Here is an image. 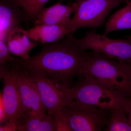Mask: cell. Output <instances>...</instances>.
<instances>
[{
	"label": "cell",
	"instance_id": "obj_15",
	"mask_svg": "<svg viewBox=\"0 0 131 131\" xmlns=\"http://www.w3.org/2000/svg\"><path fill=\"white\" fill-rule=\"evenodd\" d=\"M18 131H56L55 121L51 115L43 118L21 117L18 121Z\"/></svg>",
	"mask_w": 131,
	"mask_h": 131
},
{
	"label": "cell",
	"instance_id": "obj_5",
	"mask_svg": "<svg viewBox=\"0 0 131 131\" xmlns=\"http://www.w3.org/2000/svg\"><path fill=\"white\" fill-rule=\"evenodd\" d=\"M21 68L20 58L18 57H15L13 60L8 61L5 64H0V78L3 80L2 93L7 122L13 120L18 122L20 118L24 117L17 76L18 71Z\"/></svg>",
	"mask_w": 131,
	"mask_h": 131
},
{
	"label": "cell",
	"instance_id": "obj_7",
	"mask_svg": "<svg viewBox=\"0 0 131 131\" xmlns=\"http://www.w3.org/2000/svg\"><path fill=\"white\" fill-rule=\"evenodd\" d=\"M28 73L37 87L49 115L62 112L74 100L71 88L61 82L51 78Z\"/></svg>",
	"mask_w": 131,
	"mask_h": 131
},
{
	"label": "cell",
	"instance_id": "obj_11",
	"mask_svg": "<svg viewBox=\"0 0 131 131\" xmlns=\"http://www.w3.org/2000/svg\"><path fill=\"white\" fill-rule=\"evenodd\" d=\"M77 7L75 2L71 6L59 2L50 7L43 8L39 14L34 25H62L67 27L71 15L74 13Z\"/></svg>",
	"mask_w": 131,
	"mask_h": 131
},
{
	"label": "cell",
	"instance_id": "obj_1",
	"mask_svg": "<svg viewBox=\"0 0 131 131\" xmlns=\"http://www.w3.org/2000/svg\"><path fill=\"white\" fill-rule=\"evenodd\" d=\"M91 55L71 33L58 41L42 44L39 53L25 60L20 58V63L29 74L54 78L70 88L75 78L84 74Z\"/></svg>",
	"mask_w": 131,
	"mask_h": 131
},
{
	"label": "cell",
	"instance_id": "obj_3",
	"mask_svg": "<svg viewBox=\"0 0 131 131\" xmlns=\"http://www.w3.org/2000/svg\"><path fill=\"white\" fill-rule=\"evenodd\" d=\"M71 88L74 100L105 109L123 107L127 98L101 85L93 78L84 74Z\"/></svg>",
	"mask_w": 131,
	"mask_h": 131
},
{
	"label": "cell",
	"instance_id": "obj_9",
	"mask_svg": "<svg viewBox=\"0 0 131 131\" xmlns=\"http://www.w3.org/2000/svg\"><path fill=\"white\" fill-rule=\"evenodd\" d=\"M24 116L43 118L47 115L37 85L25 69L17 73Z\"/></svg>",
	"mask_w": 131,
	"mask_h": 131
},
{
	"label": "cell",
	"instance_id": "obj_21",
	"mask_svg": "<svg viewBox=\"0 0 131 131\" xmlns=\"http://www.w3.org/2000/svg\"><path fill=\"white\" fill-rule=\"evenodd\" d=\"M7 122L6 113L3 102L2 92L0 94V124L1 125Z\"/></svg>",
	"mask_w": 131,
	"mask_h": 131
},
{
	"label": "cell",
	"instance_id": "obj_2",
	"mask_svg": "<svg viewBox=\"0 0 131 131\" xmlns=\"http://www.w3.org/2000/svg\"><path fill=\"white\" fill-rule=\"evenodd\" d=\"M84 74L106 88L131 98V63L93 52L85 63Z\"/></svg>",
	"mask_w": 131,
	"mask_h": 131
},
{
	"label": "cell",
	"instance_id": "obj_16",
	"mask_svg": "<svg viewBox=\"0 0 131 131\" xmlns=\"http://www.w3.org/2000/svg\"><path fill=\"white\" fill-rule=\"evenodd\" d=\"M126 114L122 108L111 109L104 131H131Z\"/></svg>",
	"mask_w": 131,
	"mask_h": 131
},
{
	"label": "cell",
	"instance_id": "obj_22",
	"mask_svg": "<svg viewBox=\"0 0 131 131\" xmlns=\"http://www.w3.org/2000/svg\"><path fill=\"white\" fill-rule=\"evenodd\" d=\"M122 108L128 115V122L131 126V97L127 98Z\"/></svg>",
	"mask_w": 131,
	"mask_h": 131
},
{
	"label": "cell",
	"instance_id": "obj_10",
	"mask_svg": "<svg viewBox=\"0 0 131 131\" xmlns=\"http://www.w3.org/2000/svg\"><path fill=\"white\" fill-rule=\"evenodd\" d=\"M23 22L28 24L22 8L12 0H0V40L6 43L10 33Z\"/></svg>",
	"mask_w": 131,
	"mask_h": 131
},
{
	"label": "cell",
	"instance_id": "obj_17",
	"mask_svg": "<svg viewBox=\"0 0 131 131\" xmlns=\"http://www.w3.org/2000/svg\"><path fill=\"white\" fill-rule=\"evenodd\" d=\"M23 9L28 18V24L36 21L38 15L50 0H12Z\"/></svg>",
	"mask_w": 131,
	"mask_h": 131
},
{
	"label": "cell",
	"instance_id": "obj_6",
	"mask_svg": "<svg viewBox=\"0 0 131 131\" xmlns=\"http://www.w3.org/2000/svg\"><path fill=\"white\" fill-rule=\"evenodd\" d=\"M110 109H102L73 100L63 109L72 131H101L105 127Z\"/></svg>",
	"mask_w": 131,
	"mask_h": 131
},
{
	"label": "cell",
	"instance_id": "obj_8",
	"mask_svg": "<svg viewBox=\"0 0 131 131\" xmlns=\"http://www.w3.org/2000/svg\"><path fill=\"white\" fill-rule=\"evenodd\" d=\"M78 44L83 50H91L115 60L131 63V41L115 39L94 31L87 32Z\"/></svg>",
	"mask_w": 131,
	"mask_h": 131
},
{
	"label": "cell",
	"instance_id": "obj_19",
	"mask_svg": "<svg viewBox=\"0 0 131 131\" xmlns=\"http://www.w3.org/2000/svg\"><path fill=\"white\" fill-rule=\"evenodd\" d=\"M10 54L6 43L0 40V64H5L8 61L13 60L14 57Z\"/></svg>",
	"mask_w": 131,
	"mask_h": 131
},
{
	"label": "cell",
	"instance_id": "obj_14",
	"mask_svg": "<svg viewBox=\"0 0 131 131\" xmlns=\"http://www.w3.org/2000/svg\"><path fill=\"white\" fill-rule=\"evenodd\" d=\"M124 29H131V2L129 1L110 16L103 34L107 36L112 32Z\"/></svg>",
	"mask_w": 131,
	"mask_h": 131
},
{
	"label": "cell",
	"instance_id": "obj_20",
	"mask_svg": "<svg viewBox=\"0 0 131 131\" xmlns=\"http://www.w3.org/2000/svg\"><path fill=\"white\" fill-rule=\"evenodd\" d=\"M18 129L17 122L13 120L8 121L0 126L1 131H15Z\"/></svg>",
	"mask_w": 131,
	"mask_h": 131
},
{
	"label": "cell",
	"instance_id": "obj_12",
	"mask_svg": "<svg viewBox=\"0 0 131 131\" xmlns=\"http://www.w3.org/2000/svg\"><path fill=\"white\" fill-rule=\"evenodd\" d=\"M26 31L31 40L41 44L58 41L72 33L66 26L62 25H37Z\"/></svg>",
	"mask_w": 131,
	"mask_h": 131
},
{
	"label": "cell",
	"instance_id": "obj_4",
	"mask_svg": "<svg viewBox=\"0 0 131 131\" xmlns=\"http://www.w3.org/2000/svg\"><path fill=\"white\" fill-rule=\"evenodd\" d=\"M127 0H77V7L67 27L74 33L80 28H97L109 13Z\"/></svg>",
	"mask_w": 131,
	"mask_h": 131
},
{
	"label": "cell",
	"instance_id": "obj_13",
	"mask_svg": "<svg viewBox=\"0 0 131 131\" xmlns=\"http://www.w3.org/2000/svg\"><path fill=\"white\" fill-rule=\"evenodd\" d=\"M30 39L26 30L17 27L10 33L7 41L9 53L23 60L29 58V52L38 44Z\"/></svg>",
	"mask_w": 131,
	"mask_h": 131
},
{
	"label": "cell",
	"instance_id": "obj_23",
	"mask_svg": "<svg viewBox=\"0 0 131 131\" xmlns=\"http://www.w3.org/2000/svg\"><path fill=\"white\" fill-rule=\"evenodd\" d=\"M128 38H129L128 39H129V40H131V34L130 36L128 37Z\"/></svg>",
	"mask_w": 131,
	"mask_h": 131
},
{
	"label": "cell",
	"instance_id": "obj_18",
	"mask_svg": "<svg viewBox=\"0 0 131 131\" xmlns=\"http://www.w3.org/2000/svg\"><path fill=\"white\" fill-rule=\"evenodd\" d=\"M54 119L56 131H72L69 121L62 112L51 115Z\"/></svg>",
	"mask_w": 131,
	"mask_h": 131
}]
</instances>
